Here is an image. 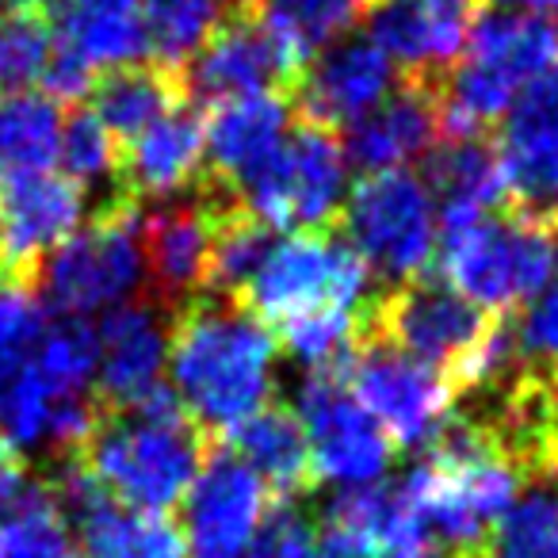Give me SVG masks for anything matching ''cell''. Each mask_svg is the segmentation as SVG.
<instances>
[{
	"mask_svg": "<svg viewBox=\"0 0 558 558\" xmlns=\"http://www.w3.org/2000/svg\"><path fill=\"white\" fill-rule=\"evenodd\" d=\"M421 180L433 192L440 222L509 207V187H505V169L494 134H486V138H440L425 154V177Z\"/></svg>",
	"mask_w": 558,
	"mask_h": 558,
	"instance_id": "cell-24",
	"label": "cell"
},
{
	"mask_svg": "<svg viewBox=\"0 0 558 558\" xmlns=\"http://www.w3.org/2000/svg\"><path fill=\"white\" fill-rule=\"evenodd\" d=\"M62 165L65 177L73 184L88 187L111 180L116 184V161H119V142L108 134V126L88 111V104H77L70 111V119L62 123ZM111 195V187H108Z\"/></svg>",
	"mask_w": 558,
	"mask_h": 558,
	"instance_id": "cell-35",
	"label": "cell"
},
{
	"mask_svg": "<svg viewBox=\"0 0 558 558\" xmlns=\"http://www.w3.org/2000/svg\"><path fill=\"white\" fill-rule=\"evenodd\" d=\"M367 283L372 268L337 226L303 230L268 248L241 306L276 333L279 326L326 314L356 318L367 303Z\"/></svg>",
	"mask_w": 558,
	"mask_h": 558,
	"instance_id": "cell-5",
	"label": "cell"
},
{
	"mask_svg": "<svg viewBox=\"0 0 558 558\" xmlns=\"http://www.w3.org/2000/svg\"><path fill=\"white\" fill-rule=\"evenodd\" d=\"M505 9L512 12H524V16H555L558 12V0H497Z\"/></svg>",
	"mask_w": 558,
	"mask_h": 558,
	"instance_id": "cell-39",
	"label": "cell"
},
{
	"mask_svg": "<svg viewBox=\"0 0 558 558\" xmlns=\"http://www.w3.org/2000/svg\"><path fill=\"white\" fill-rule=\"evenodd\" d=\"M184 77V93L195 104H230L245 100V96H264V93H291L295 73L283 62L276 43L264 35V27L256 20H248L245 12H233L199 50L184 62L180 70Z\"/></svg>",
	"mask_w": 558,
	"mask_h": 558,
	"instance_id": "cell-17",
	"label": "cell"
},
{
	"mask_svg": "<svg viewBox=\"0 0 558 558\" xmlns=\"http://www.w3.org/2000/svg\"><path fill=\"white\" fill-rule=\"evenodd\" d=\"M172 314L157 303L111 306L96 326L100 367H96V398L104 410H131L165 387L161 372L169 360Z\"/></svg>",
	"mask_w": 558,
	"mask_h": 558,
	"instance_id": "cell-19",
	"label": "cell"
},
{
	"mask_svg": "<svg viewBox=\"0 0 558 558\" xmlns=\"http://www.w3.org/2000/svg\"><path fill=\"white\" fill-rule=\"evenodd\" d=\"M32 364L54 402L96 395V367H100L96 329L81 318H62L58 326H47Z\"/></svg>",
	"mask_w": 558,
	"mask_h": 558,
	"instance_id": "cell-31",
	"label": "cell"
},
{
	"mask_svg": "<svg viewBox=\"0 0 558 558\" xmlns=\"http://www.w3.org/2000/svg\"><path fill=\"white\" fill-rule=\"evenodd\" d=\"M218 444L195 425L165 383L131 410H104L96 433L70 459L111 501L138 512L180 505Z\"/></svg>",
	"mask_w": 558,
	"mask_h": 558,
	"instance_id": "cell-2",
	"label": "cell"
},
{
	"mask_svg": "<svg viewBox=\"0 0 558 558\" xmlns=\"http://www.w3.org/2000/svg\"><path fill=\"white\" fill-rule=\"evenodd\" d=\"M222 448H230L241 463L253 466V474L268 486L276 501H299L318 486L311 444H306L295 405L268 402L253 417L241 421L222 440Z\"/></svg>",
	"mask_w": 558,
	"mask_h": 558,
	"instance_id": "cell-23",
	"label": "cell"
},
{
	"mask_svg": "<svg viewBox=\"0 0 558 558\" xmlns=\"http://www.w3.org/2000/svg\"><path fill=\"white\" fill-rule=\"evenodd\" d=\"M489 0H375L372 39L402 77L440 81L463 58Z\"/></svg>",
	"mask_w": 558,
	"mask_h": 558,
	"instance_id": "cell-16",
	"label": "cell"
},
{
	"mask_svg": "<svg viewBox=\"0 0 558 558\" xmlns=\"http://www.w3.org/2000/svg\"><path fill=\"white\" fill-rule=\"evenodd\" d=\"M291 119V100L283 93L218 104L210 119H203V180L238 199L241 187L283 146Z\"/></svg>",
	"mask_w": 558,
	"mask_h": 558,
	"instance_id": "cell-21",
	"label": "cell"
},
{
	"mask_svg": "<svg viewBox=\"0 0 558 558\" xmlns=\"http://www.w3.org/2000/svg\"><path fill=\"white\" fill-rule=\"evenodd\" d=\"M478 558H558V505L547 489H532L509 505Z\"/></svg>",
	"mask_w": 558,
	"mask_h": 558,
	"instance_id": "cell-32",
	"label": "cell"
},
{
	"mask_svg": "<svg viewBox=\"0 0 558 558\" xmlns=\"http://www.w3.org/2000/svg\"><path fill=\"white\" fill-rule=\"evenodd\" d=\"M349 356V352H344ZM344 356L333 364L311 367L299 387V421L311 444L318 482H337L344 489H364L387 474L395 463V444L383 425L356 402L344 379Z\"/></svg>",
	"mask_w": 558,
	"mask_h": 558,
	"instance_id": "cell-9",
	"label": "cell"
},
{
	"mask_svg": "<svg viewBox=\"0 0 558 558\" xmlns=\"http://www.w3.org/2000/svg\"><path fill=\"white\" fill-rule=\"evenodd\" d=\"M494 142L509 207L558 215V65L517 96Z\"/></svg>",
	"mask_w": 558,
	"mask_h": 558,
	"instance_id": "cell-18",
	"label": "cell"
},
{
	"mask_svg": "<svg viewBox=\"0 0 558 558\" xmlns=\"http://www.w3.org/2000/svg\"><path fill=\"white\" fill-rule=\"evenodd\" d=\"M54 58V20L39 12L0 16V93H27Z\"/></svg>",
	"mask_w": 558,
	"mask_h": 558,
	"instance_id": "cell-33",
	"label": "cell"
},
{
	"mask_svg": "<svg viewBox=\"0 0 558 558\" xmlns=\"http://www.w3.org/2000/svg\"><path fill=\"white\" fill-rule=\"evenodd\" d=\"M341 134L299 123L268 165L238 192V203L271 230H329L344 195Z\"/></svg>",
	"mask_w": 558,
	"mask_h": 558,
	"instance_id": "cell-8",
	"label": "cell"
},
{
	"mask_svg": "<svg viewBox=\"0 0 558 558\" xmlns=\"http://www.w3.org/2000/svg\"><path fill=\"white\" fill-rule=\"evenodd\" d=\"M4 4H9V0H0V16H4Z\"/></svg>",
	"mask_w": 558,
	"mask_h": 558,
	"instance_id": "cell-41",
	"label": "cell"
},
{
	"mask_svg": "<svg viewBox=\"0 0 558 558\" xmlns=\"http://www.w3.org/2000/svg\"><path fill=\"white\" fill-rule=\"evenodd\" d=\"M512 337H517V352L524 364L539 372H558V260L547 288L517 314Z\"/></svg>",
	"mask_w": 558,
	"mask_h": 558,
	"instance_id": "cell-36",
	"label": "cell"
},
{
	"mask_svg": "<svg viewBox=\"0 0 558 558\" xmlns=\"http://www.w3.org/2000/svg\"><path fill=\"white\" fill-rule=\"evenodd\" d=\"M248 558H318V532L299 501H276Z\"/></svg>",
	"mask_w": 558,
	"mask_h": 558,
	"instance_id": "cell-37",
	"label": "cell"
},
{
	"mask_svg": "<svg viewBox=\"0 0 558 558\" xmlns=\"http://www.w3.org/2000/svg\"><path fill=\"white\" fill-rule=\"evenodd\" d=\"M398 81H402V73L372 35L337 39L333 47L314 54L295 77L288 93L291 116L299 123L341 134L344 126L379 108L398 88Z\"/></svg>",
	"mask_w": 558,
	"mask_h": 558,
	"instance_id": "cell-12",
	"label": "cell"
},
{
	"mask_svg": "<svg viewBox=\"0 0 558 558\" xmlns=\"http://www.w3.org/2000/svg\"><path fill=\"white\" fill-rule=\"evenodd\" d=\"M43 333H47V318L35 291L0 283V395L32 364Z\"/></svg>",
	"mask_w": 558,
	"mask_h": 558,
	"instance_id": "cell-34",
	"label": "cell"
},
{
	"mask_svg": "<svg viewBox=\"0 0 558 558\" xmlns=\"http://www.w3.org/2000/svg\"><path fill=\"white\" fill-rule=\"evenodd\" d=\"M276 337L256 314L230 299L203 295L172 314L169 390L184 413L222 444L271 398Z\"/></svg>",
	"mask_w": 558,
	"mask_h": 558,
	"instance_id": "cell-1",
	"label": "cell"
},
{
	"mask_svg": "<svg viewBox=\"0 0 558 558\" xmlns=\"http://www.w3.org/2000/svg\"><path fill=\"white\" fill-rule=\"evenodd\" d=\"M539 478H547L550 486H555V494H550V497H555V505H558V448H555V451H550V456H547V463H543Z\"/></svg>",
	"mask_w": 558,
	"mask_h": 558,
	"instance_id": "cell-40",
	"label": "cell"
},
{
	"mask_svg": "<svg viewBox=\"0 0 558 558\" xmlns=\"http://www.w3.org/2000/svg\"><path fill=\"white\" fill-rule=\"evenodd\" d=\"M81 218L85 187L73 184L65 172L0 187V283L35 291L39 268L81 230Z\"/></svg>",
	"mask_w": 558,
	"mask_h": 558,
	"instance_id": "cell-14",
	"label": "cell"
},
{
	"mask_svg": "<svg viewBox=\"0 0 558 558\" xmlns=\"http://www.w3.org/2000/svg\"><path fill=\"white\" fill-rule=\"evenodd\" d=\"M88 111L108 126L111 138L123 146V142L138 138L146 126H154L157 119H165L169 111L184 108V77L180 70L161 62H134L119 65V70H104L93 81V93H88Z\"/></svg>",
	"mask_w": 558,
	"mask_h": 558,
	"instance_id": "cell-26",
	"label": "cell"
},
{
	"mask_svg": "<svg viewBox=\"0 0 558 558\" xmlns=\"http://www.w3.org/2000/svg\"><path fill=\"white\" fill-rule=\"evenodd\" d=\"M54 39L96 77L104 70L134 65L146 54L142 0H62Z\"/></svg>",
	"mask_w": 558,
	"mask_h": 558,
	"instance_id": "cell-25",
	"label": "cell"
},
{
	"mask_svg": "<svg viewBox=\"0 0 558 558\" xmlns=\"http://www.w3.org/2000/svg\"><path fill=\"white\" fill-rule=\"evenodd\" d=\"M271 501L253 466L218 444L184 497V539L192 558H248Z\"/></svg>",
	"mask_w": 558,
	"mask_h": 558,
	"instance_id": "cell-13",
	"label": "cell"
},
{
	"mask_svg": "<svg viewBox=\"0 0 558 558\" xmlns=\"http://www.w3.org/2000/svg\"><path fill=\"white\" fill-rule=\"evenodd\" d=\"M24 486H27L24 456H20L16 444H9L4 436H0V512L9 509V505L24 494Z\"/></svg>",
	"mask_w": 558,
	"mask_h": 558,
	"instance_id": "cell-38",
	"label": "cell"
},
{
	"mask_svg": "<svg viewBox=\"0 0 558 558\" xmlns=\"http://www.w3.org/2000/svg\"><path fill=\"white\" fill-rule=\"evenodd\" d=\"M558 65V24L550 16L489 12L463 58L440 81L444 138H486L532 81Z\"/></svg>",
	"mask_w": 558,
	"mask_h": 558,
	"instance_id": "cell-4",
	"label": "cell"
},
{
	"mask_svg": "<svg viewBox=\"0 0 558 558\" xmlns=\"http://www.w3.org/2000/svg\"><path fill=\"white\" fill-rule=\"evenodd\" d=\"M375 0H241V12L264 27L291 73H303L314 54L364 24Z\"/></svg>",
	"mask_w": 558,
	"mask_h": 558,
	"instance_id": "cell-27",
	"label": "cell"
},
{
	"mask_svg": "<svg viewBox=\"0 0 558 558\" xmlns=\"http://www.w3.org/2000/svg\"><path fill=\"white\" fill-rule=\"evenodd\" d=\"M558 215L497 207L440 222L436 264L448 288L489 314H520L555 276Z\"/></svg>",
	"mask_w": 558,
	"mask_h": 558,
	"instance_id": "cell-3",
	"label": "cell"
},
{
	"mask_svg": "<svg viewBox=\"0 0 558 558\" xmlns=\"http://www.w3.org/2000/svg\"><path fill=\"white\" fill-rule=\"evenodd\" d=\"M344 379L395 448H428L456 413L448 379L383 341L356 337L344 356Z\"/></svg>",
	"mask_w": 558,
	"mask_h": 558,
	"instance_id": "cell-10",
	"label": "cell"
},
{
	"mask_svg": "<svg viewBox=\"0 0 558 558\" xmlns=\"http://www.w3.org/2000/svg\"><path fill=\"white\" fill-rule=\"evenodd\" d=\"M203 177V119L192 108H177L138 138L119 146L111 195L126 203L177 195Z\"/></svg>",
	"mask_w": 558,
	"mask_h": 558,
	"instance_id": "cell-22",
	"label": "cell"
},
{
	"mask_svg": "<svg viewBox=\"0 0 558 558\" xmlns=\"http://www.w3.org/2000/svg\"><path fill=\"white\" fill-rule=\"evenodd\" d=\"M62 154V108L39 93H0V187L47 177Z\"/></svg>",
	"mask_w": 558,
	"mask_h": 558,
	"instance_id": "cell-28",
	"label": "cell"
},
{
	"mask_svg": "<svg viewBox=\"0 0 558 558\" xmlns=\"http://www.w3.org/2000/svg\"><path fill=\"white\" fill-rule=\"evenodd\" d=\"M226 203H233V195L218 192L199 177L187 199L142 215V268L149 279V303L177 314L207 295L210 245H215L218 210Z\"/></svg>",
	"mask_w": 558,
	"mask_h": 558,
	"instance_id": "cell-11",
	"label": "cell"
},
{
	"mask_svg": "<svg viewBox=\"0 0 558 558\" xmlns=\"http://www.w3.org/2000/svg\"><path fill=\"white\" fill-rule=\"evenodd\" d=\"M436 222L440 218L425 180L410 169H390L360 177L333 226L364 256L367 268L395 288L417 279L436 256Z\"/></svg>",
	"mask_w": 558,
	"mask_h": 558,
	"instance_id": "cell-7",
	"label": "cell"
},
{
	"mask_svg": "<svg viewBox=\"0 0 558 558\" xmlns=\"http://www.w3.org/2000/svg\"><path fill=\"white\" fill-rule=\"evenodd\" d=\"M444 81V77H440ZM440 81L402 77L398 88L341 131L344 161L360 172L405 169L413 157H425L444 138L440 126Z\"/></svg>",
	"mask_w": 558,
	"mask_h": 558,
	"instance_id": "cell-20",
	"label": "cell"
},
{
	"mask_svg": "<svg viewBox=\"0 0 558 558\" xmlns=\"http://www.w3.org/2000/svg\"><path fill=\"white\" fill-rule=\"evenodd\" d=\"M241 0H142L146 50L154 62L184 70V62L238 12Z\"/></svg>",
	"mask_w": 558,
	"mask_h": 558,
	"instance_id": "cell-30",
	"label": "cell"
},
{
	"mask_svg": "<svg viewBox=\"0 0 558 558\" xmlns=\"http://www.w3.org/2000/svg\"><path fill=\"white\" fill-rule=\"evenodd\" d=\"M142 210L138 203H126L108 195L100 207L81 222L70 241L47 256L39 268L35 291L47 295L62 318H81L123 306L138 291L142 279Z\"/></svg>",
	"mask_w": 558,
	"mask_h": 558,
	"instance_id": "cell-6",
	"label": "cell"
},
{
	"mask_svg": "<svg viewBox=\"0 0 558 558\" xmlns=\"http://www.w3.org/2000/svg\"><path fill=\"white\" fill-rule=\"evenodd\" d=\"M65 517L81 527V558H192L184 527L165 512H138L111 501L77 463H58L47 474Z\"/></svg>",
	"mask_w": 558,
	"mask_h": 558,
	"instance_id": "cell-15",
	"label": "cell"
},
{
	"mask_svg": "<svg viewBox=\"0 0 558 558\" xmlns=\"http://www.w3.org/2000/svg\"><path fill=\"white\" fill-rule=\"evenodd\" d=\"M0 558H81L70 517L47 478L27 482L0 512Z\"/></svg>",
	"mask_w": 558,
	"mask_h": 558,
	"instance_id": "cell-29",
	"label": "cell"
}]
</instances>
